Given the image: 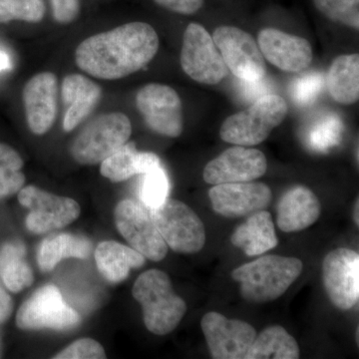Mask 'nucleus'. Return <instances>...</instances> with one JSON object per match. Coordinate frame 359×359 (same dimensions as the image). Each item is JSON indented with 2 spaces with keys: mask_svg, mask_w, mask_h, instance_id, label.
<instances>
[{
  "mask_svg": "<svg viewBox=\"0 0 359 359\" xmlns=\"http://www.w3.org/2000/svg\"><path fill=\"white\" fill-rule=\"evenodd\" d=\"M266 170L268 161L262 151L236 145L208 163L203 178L210 185L252 182L263 177Z\"/></svg>",
  "mask_w": 359,
  "mask_h": 359,
  "instance_id": "nucleus-15",
  "label": "nucleus"
},
{
  "mask_svg": "<svg viewBox=\"0 0 359 359\" xmlns=\"http://www.w3.org/2000/svg\"><path fill=\"white\" fill-rule=\"evenodd\" d=\"M92 252V243L87 238L70 233H59L45 238L37 252L40 269L50 271L62 259L69 257L87 259Z\"/></svg>",
  "mask_w": 359,
  "mask_h": 359,
  "instance_id": "nucleus-24",
  "label": "nucleus"
},
{
  "mask_svg": "<svg viewBox=\"0 0 359 359\" xmlns=\"http://www.w3.org/2000/svg\"><path fill=\"white\" fill-rule=\"evenodd\" d=\"M257 45L264 59L285 72H302L313 62V47L308 40L276 28L261 30Z\"/></svg>",
  "mask_w": 359,
  "mask_h": 359,
  "instance_id": "nucleus-17",
  "label": "nucleus"
},
{
  "mask_svg": "<svg viewBox=\"0 0 359 359\" xmlns=\"http://www.w3.org/2000/svg\"><path fill=\"white\" fill-rule=\"evenodd\" d=\"M43 0H0V23L20 20L37 23L44 18Z\"/></svg>",
  "mask_w": 359,
  "mask_h": 359,
  "instance_id": "nucleus-30",
  "label": "nucleus"
},
{
  "mask_svg": "<svg viewBox=\"0 0 359 359\" xmlns=\"http://www.w3.org/2000/svg\"><path fill=\"white\" fill-rule=\"evenodd\" d=\"M142 175L143 178L139 188V197L146 207L154 209L169 196V177L162 165Z\"/></svg>",
  "mask_w": 359,
  "mask_h": 359,
  "instance_id": "nucleus-29",
  "label": "nucleus"
},
{
  "mask_svg": "<svg viewBox=\"0 0 359 359\" xmlns=\"http://www.w3.org/2000/svg\"><path fill=\"white\" fill-rule=\"evenodd\" d=\"M115 224L125 240L151 261L167 256L168 245L156 228L150 212L133 200H123L115 208Z\"/></svg>",
  "mask_w": 359,
  "mask_h": 359,
  "instance_id": "nucleus-11",
  "label": "nucleus"
},
{
  "mask_svg": "<svg viewBox=\"0 0 359 359\" xmlns=\"http://www.w3.org/2000/svg\"><path fill=\"white\" fill-rule=\"evenodd\" d=\"M323 280L330 302L342 311L358 304L359 255L340 248L328 252L323 259Z\"/></svg>",
  "mask_w": 359,
  "mask_h": 359,
  "instance_id": "nucleus-14",
  "label": "nucleus"
},
{
  "mask_svg": "<svg viewBox=\"0 0 359 359\" xmlns=\"http://www.w3.org/2000/svg\"><path fill=\"white\" fill-rule=\"evenodd\" d=\"M323 75L320 73H309L297 78L290 86V94L294 102L301 106L313 103L323 88Z\"/></svg>",
  "mask_w": 359,
  "mask_h": 359,
  "instance_id": "nucleus-33",
  "label": "nucleus"
},
{
  "mask_svg": "<svg viewBox=\"0 0 359 359\" xmlns=\"http://www.w3.org/2000/svg\"><path fill=\"white\" fill-rule=\"evenodd\" d=\"M209 197L217 214L236 219L266 209L271 204L273 193L266 184L240 182L214 185L210 189Z\"/></svg>",
  "mask_w": 359,
  "mask_h": 359,
  "instance_id": "nucleus-16",
  "label": "nucleus"
},
{
  "mask_svg": "<svg viewBox=\"0 0 359 359\" xmlns=\"http://www.w3.org/2000/svg\"><path fill=\"white\" fill-rule=\"evenodd\" d=\"M201 327L215 359H245L257 337L250 323L230 320L215 311L203 316Z\"/></svg>",
  "mask_w": 359,
  "mask_h": 359,
  "instance_id": "nucleus-13",
  "label": "nucleus"
},
{
  "mask_svg": "<svg viewBox=\"0 0 359 359\" xmlns=\"http://www.w3.org/2000/svg\"><path fill=\"white\" fill-rule=\"evenodd\" d=\"M55 359H103L106 358L104 347L92 339H81L56 354Z\"/></svg>",
  "mask_w": 359,
  "mask_h": 359,
  "instance_id": "nucleus-34",
  "label": "nucleus"
},
{
  "mask_svg": "<svg viewBox=\"0 0 359 359\" xmlns=\"http://www.w3.org/2000/svg\"><path fill=\"white\" fill-rule=\"evenodd\" d=\"M23 160L11 146L0 143V198L20 192L25 183Z\"/></svg>",
  "mask_w": 359,
  "mask_h": 359,
  "instance_id": "nucleus-28",
  "label": "nucleus"
},
{
  "mask_svg": "<svg viewBox=\"0 0 359 359\" xmlns=\"http://www.w3.org/2000/svg\"><path fill=\"white\" fill-rule=\"evenodd\" d=\"M61 94L63 102L68 106L63 129L70 132L95 109L102 95V89L84 75L69 74L63 79Z\"/></svg>",
  "mask_w": 359,
  "mask_h": 359,
  "instance_id": "nucleus-20",
  "label": "nucleus"
},
{
  "mask_svg": "<svg viewBox=\"0 0 359 359\" xmlns=\"http://www.w3.org/2000/svg\"><path fill=\"white\" fill-rule=\"evenodd\" d=\"M180 62L184 72L201 84H218L229 73L211 34L199 23L187 26Z\"/></svg>",
  "mask_w": 359,
  "mask_h": 359,
  "instance_id": "nucleus-7",
  "label": "nucleus"
},
{
  "mask_svg": "<svg viewBox=\"0 0 359 359\" xmlns=\"http://www.w3.org/2000/svg\"><path fill=\"white\" fill-rule=\"evenodd\" d=\"M158 49L159 37L152 26L126 23L83 40L75 51V62L90 76L117 80L143 69Z\"/></svg>",
  "mask_w": 359,
  "mask_h": 359,
  "instance_id": "nucleus-1",
  "label": "nucleus"
},
{
  "mask_svg": "<svg viewBox=\"0 0 359 359\" xmlns=\"http://www.w3.org/2000/svg\"><path fill=\"white\" fill-rule=\"evenodd\" d=\"M25 248L20 243H9L0 250V278L6 289L20 292L34 280L29 264L25 261Z\"/></svg>",
  "mask_w": 359,
  "mask_h": 359,
  "instance_id": "nucleus-26",
  "label": "nucleus"
},
{
  "mask_svg": "<svg viewBox=\"0 0 359 359\" xmlns=\"http://www.w3.org/2000/svg\"><path fill=\"white\" fill-rule=\"evenodd\" d=\"M11 68V60L6 52L0 51V72Z\"/></svg>",
  "mask_w": 359,
  "mask_h": 359,
  "instance_id": "nucleus-39",
  "label": "nucleus"
},
{
  "mask_svg": "<svg viewBox=\"0 0 359 359\" xmlns=\"http://www.w3.org/2000/svg\"><path fill=\"white\" fill-rule=\"evenodd\" d=\"M13 311V302L0 283V323L8 320Z\"/></svg>",
  "mask_w": 359,
  "mask_h": 359,
  "instance_id": "nucleus-38",
  "label": "nucleus"
},
{
  "mask_svg": "<svg viewBox=\"0 0 359 359\" xmlns=\"http://www.w3.org/2000/svg\"><path fill=\"white\" fill-rule=\"evenodd\" d=\"M287 111L289 107L282 96L268 94L250 104L247 109L226 118L219 135L224 142L233 145H259L282 124Z\"/></svg>",
  "mask_w": 359,
  "mask_h": 359,
  "instance_id": "nucleus-4",
  "label": "nucleus"
},
{
  "mask_svg": "<svg viewBox=\"0 0 359 359\" xmlns=\"http://www.w3.org/2000/svg\"><path fill=\"white\" fill-rule=\"evenodd\" d=\"M100 173L113 183L126 181L140 175L139 151L134 142H127L101 162Z\"/></svg>",
  "mask_w": 359,
  "mask_h": 359,
  "instance_id": "nucleus-27",
  "label": "nucleus"
},
{
  "mask_svg": "<svg viewBox=\"0 0 359 359\" xmlns=\"http://www.w3.org/2000/svg\"><path fill=\"white\" fill-rule=\"evenodd\" d=\"M150 214L163 240L174 252L196 254L204 248V223L185 203L167 198Z\"/></svg>",
  "mask_w": 359,
  "mask_h": 359,
  "instance_id": "nucleus-6",
  "label": "nucleus"
},
{
  "mask_svg": "<svg viewBox=\"0 0 359 359\" xmlns=\"http://www.w3.org/2000/svg\"><path fill=\"white\" fill-rule=\"evenodd\" d=\"M132 294L141 304L144 323L152 334H170L186 314V302L175 294L169 276L159 269L142 273L135 282Z\"/></svg>",
  "mask_w": 359,
  "mask_h": 359,
  "instance_id": "nucleus-3",
  "label": "nucleus"
},
{
  "mask_svg": "<svg viewBox=\"0 0 359 359\" xmlns=\"http://www.w3.org/2000/svg\"><path fill=\"white\" fill-rule=\"evenodd\" d=\"M212 40L233 76L245 81H257L266 76V61L250 33L235 26H219L212 33Z\"/></svg>",
  "mask_w": 359,
  "mask_h": 359,
  "instance_id": "nucleus-9",
  "label": "nucleus"
},
{
  "mask_svg": "<svg viewBox=\"0 0 359 359\" xmlns=\"http://www.w3.org/2000/svg\"><path fill=\"white\" fill-rule=\"evenodd\" d=\"M342 123L337 115H327L314 123L309 134V143L314 150L325 151L339 143Z\"/></svg>",
  "mask_w": 359,
  "mask_h": 359,
  "instance_id": "nucleus-32",
  "label": "nucleus"
},
{
  "mask_svg": "<svg viewBox=\"0 0 359 359\" xmlns=\"http://www.w3.org/2000/svg\"><path fill=\"white\" fill-rule=\"evenodd\" d=\"M240 80V79H238ZM238 87L241 89V94L244 96L245 100L255 101L261 98L264 95H268L271 93V86L269 82L266 79V76L263 79L257 80V81H245V80H240Z\"/></svg>",
  "mask_w": 359,
  "mask_h": 359,
  "instance_id": "nucleus-37",
  "label": "nucleus"
},
{
  "mask_svg": "<svg viewBox=\"0 0 359 359\" xmlns=\"http://www.w3.org/2000/svg\"><path fill=\"white\" fill-rule=\"evenodd\" d=\"M327 86L337 103L351 105L359 99V55H340L332 61L328 70Z\"/></svg>",
  "mask_w": 359,
  "mask_h": 359,
  "instance_id": "nucleus-23",
  "label": "nucleus"
},
{
  "mask_svg": "<svg viewBox=\"0 0 359 359\" xmlns=\"http://www.w3.org/2000/svg\"><path fill=\"white\" fill-rule=\"evenodd\" d=\"M231 241V244L242 250L248 257L259 256L275 249L278 238L273 217L264 210L254 212L236 229Z\"/></svg>",
  "mask_w": 359,
  "mask_h": 359,
  "instance_id": "nucleus-21",
  "label": "nucleus"
},
{
  "mask_svg": "<svg viewBox=\"0 0 359 359\" xmlns=\"http://www.w3.org/2000/svg\"><path fill=\"white\" fill-rule=\"evenodd\" d=\"M321 205L313 191L297 186L283 194L278 205L276 224L285 233L309 228L320 218Z\"/></svg>",
  "mask_w": 359,
  "mask_h": 359,
  "instance_id": "nucleus-19",
  "label": "nucleus"
},
{
  "mask_svg": "<svg viewBox=\"0 0 359 359\" xmlns=\"http://www.w3.org/2000/svg\"><path fill=\"white\" fill-rule=\"evenodd\" d=\"M18 201L29 210L26 226L36 235L65 228L77 219L81 212L76 201L45 192L35 186L21 189Z\"/></svg>",
  "mask_w": 359,
  "mask_h": 359,
  "instance_id": "nucleus-10",
  "label": "nucleus"
},
{
  "mask_svg": "<svg viewBox=\"0 0 359 359\" xmlns=\"http://www.w3.org/2000/svg\"><path fill=\"white\" fill-rule=\"evenodd\" d=\"M358 208H359V204H358V201H356L355 207H354V212H353L354 222H355V223H356V224H358V226L359 224Z\"/></svg>",
  "mask_w": 359,
  "mask_h": 359,
  "instance_id": "nucleus-40",
  "label": "nucleus"
},
{
  "mask_svg": "<svg viewBox=\"0 0 359 359\" xmlns=\"http://www.w3.org/2000/svg\"><path fill=\"white\" fill-rule=\"evenodd\" d=\"M95 261L103 278L108 282L118 283L128 278L131 269L143 266L146 257L133 248L107 241L97 247Z\"/></svg>",
  "mask_w": 359,
  "mask_h": 359,
  "instance_id": "nucleus-22",
  "label": "nucleus"
},
{
  "mask_svg": "<svg viewBox=\"0 0 359 359\" xmlns=\"http://www.w3.org/2000/svg\"><path fill=\"white\" fill-rule=\"evenodd\" d=\"M299 346L280 325H273L256 337L245 359H297Z\"/></svg>",
  "mask_w": 359,
  "mask_h": 359,
  "instance_id": "nucleus-25",
  "label": "nucleus"
},
{
  "mask_svg": "<svg viewBox=\"0 0 359 359\" xmlns=\"http://www.w3.org/2000/svg\"><path fill=\"white\" fill-rule=\"evenodd\" d=\"M304 264L297 257L269 255L233 269L241 294L252 304H264L282 297L302 275Z\"/></svg>",
  "mask_w": 359,
  "mask_h": 359,
  "instance_id": "nucleus-2",
  "label": "nucleus"
},
{
  "mask_svg": "<svg viewBox=\"0 0 359 359\" xmlns=\"http://www.w3.org/2000/svg\"><path fill=\"white\" fill-rule=\"evenodd\" d=\"M54 20L68 25L76 20L80 13V0H50Z\"/></svg>",
  "mask_w": 359,
  "mask_h": 359,
  "instance_id": "nucleus-35",
  "label": "nucleus"
},
{
  "mask_svg": "<svg viewBox=\"0 0 359 359\" xmlns=\"http://www.w3.org/2000/svg\"><path fill=\"white\" fill-rule=\"evenodd\" d=\"M313 4L328 20L359 29V0H313Z\"/></svg>",
  "mask_w": 359,
  "mask_h": 359,
  "instance_id": "nucleus-31",
  "label": "nucleus"
},
{
  "mask_svg": "<svg viewBox=\"0 0 359 359\" xmlns=\"http://www.w3.org/2000/svg\"><path fill=\"white\" fill-rule=\"evenodd\" d=\"M136 105L149 128L156 133L177 138L183 132L182 101L172 87L145 85L137 93Z\"/></svg>",
  "mask_w": 359,
  "mask_h": 359,
  "instance_id": "nucleus-12",
  "label": "nucleus"
},
{
  "mask_svg": "<svg viewBox=\"0 0 359 359\" xmlns=\"http://www.w3.org/2000/svg\"><path fill=\"white\" fill-rule=\"evenodd\" d=\"M156 4L172 13L192 15L202 8L204 0H154Z\"/></svg>",
  "mask_w": 359,
  "mask_h": 359,
  "instance_id": "nucleus-36",
  "label": "nucleus"
},
{
  "mask_svg": "<svg viewBox=\"0 0 359 359\" xmlns=\"http://www.w3.org/2000/svg\"><path fill=\"white\" fill-rule=\"evenodd\" d=\"M79 323V314L63 301L60 290L52 285L37 290L23 302L16 316V325L25 330H67Z\"/></svg>",
  "mask_w": 359,
  "mask_h": 359,
  "instance_id": "nucleus-8",
  "label": "nucleus"
},
{
  "mask_svg": "<svg viewBox=\"0 0 359 359\" xmlns=\"http://www.w3.org/2000/svg\"><path fill=\"white\" fill-rule=\"evenodd\" d=\"M131 134V121L123 113L97 116L78 133L71 145V155L81 165L101 164L127 143Z\"/></svg>",
  "mask_w": 359,
  "mask_h": 359,
  "instance_id": "nucleus-5",
  "label": "nucleus"
},
{
  "mask_svg": "<svg viewBox=\"0 0 359 359\" xmlns=\"http://www.w3.org/2000/svg\"><path fill=\"white\" fill-rule=\"evenodd\" d=\"M57 78L51 72H41L28 80L22 92L26 120L35 135L47 133L57 116Z\"/></svg>",
  "mask_w": 359,
  "mask_h": 359,
  "instance_id": "nucleus-18",
  "label": "nucleus"
}]
</instances>
